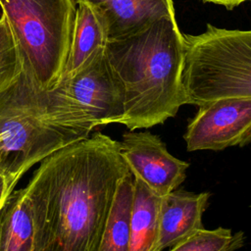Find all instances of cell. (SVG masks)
<instances>
[{
  "label": "cell",
  "mask_w": 251,
  "mask_h": 251,
  "mask_svg": "<svg viewBox=\"0 0 251 251\" xmlns=\"http://www.w3.org/2000/svg\"><path fill=\"white\" fill-rule=\"evenodd\" d=\"M209 198V192L193 193L177 189L162 196L159 233L153 251L171 248L204 228L202 217Z\"/></svg>",
  "instance_id": "cell-10"
},
{
  "label": "cell",
  "mask_w": 251,
  "mask_h": 251,
  "mask_svg": "<svg viewBox=\"0 0 251 251\" xmlns=\"http://www.w3.org/2000/svg\"><path fill=\"white\" fill-rule=\"evenodd\" d=\"M120 147L133 177L160 196L177 189L186 177L189 164L173 156L162 139L149 131L125 132Z\"/></svg>",
  "instance_id": "cell-8"
},
{
  "label": "cell",
  "mask_w": 251,
  "mask_h": 251,
  "mask_svg": "<svg viewBox=\"0 0 251 251\" xmlns=\"http://www.w3.org/2000/svg\"><path fill=\"white\" fill-rule=\"evenodd\" d=\"M243 231L232 232L230 228H202L176 243L169 251H236L244 245Z\"/></svg>",
  "instance_id": "cell-15"
},
{
  "label": "cell",
  "mask_w": 251,
  "mask_h": 251,
  "mask_svg": "<svg viewBox=\"0 0 251 251\" xmlns=\"http://www.w3.org/2000/svg\"><path fill=\"white\" fill-rule=\"evenodd\" d=\"M0 251H34V222L25 187L13 191L0 211Z\"/></svg>",
  "instance_id": "cell-12"
},
{
  "label": "cell",
  "mask_w": 251,
  "mask_h": 251,
  "mask_svg": "<svg viewBox=\"0 0 251 251\" xmlns=\"http://www.w3.org/2000/svg\"><path fill=\"white\" fill-rule=\"evenodd\" d=\"M182 87L185 104L251 98V29L207 24L200 34H183Z\"/></svg>",
  "instance_id": "cell-4"
},
{
  "label": "cell",
  "mask_w": 251,
  "mask_h": 251,
  "mask_svg": "<svg viewBox=\"0 0 251 251\" xmlns=\"http://www.w3.org/2000/svg\"><path fill=\"white\" fill-rule=\"evenodd\" d=\"M87 136L43 120L20 75L0 93V173L13 188L36 163Z\"/></svg>",
  "instance_id": "cell-6"
},
{
  "label": "cell",
  "mask_w": 251,
  "mask_h": 251,
  "mask_svg": "<svg viewBox=\"0 0 251 251\" xmlns=\"http://www.w3.org/2000/svg\"><path fill=\"white\" fill-rule=\"evenodd\" d=\"M162 196L133 177L130 215V251H153L159 233Z\"/></svg>",
  "instance_id": "cell-13"
},
{
  "label": "cell",
  "mask_w": 251,
  "mask_h": 251,
  "mask_svg": "<svg viewBox=\"0 0 251 251\" xmlns=\"http://www.w3.org/2000/svg\"><path fill=\"white\" fill-rule=\"evenodd\" d=\"M14 191V188L10 185L8 179L0 173V211L8 199L9 195Z\"/></svg>",
  "instance_id": "cell-17"
},
{
  "label": "cell",
  "mask_w": 251,
  "mask_h": 251,
  "mask_svg": "<svg viewBox=\"0 0 251 251\" xmlns=\"http://www.w3.org/2000/svg\"><path fill=\"white\" fill-rule=\"evenodd\" d=\"M18 42L23 69L43 90L61 80L68 59L76 0H0Z\"/></svg>",
  "instance_id": "cell-5"
},
{
  "label": "cell",
  "mask_w": 251,
  "mask_h": 251,
  "mask_svg": "<svg viewBox=\"0 0 251 251\" xmlns=\"http://www.w3.org/2000/svg\"><path fill=\"white\" fill-rule=\"evenodd\" d=\"M105 54L124 92L121 124L129 130L163 124L185 104L184 42L176 17H164L133 35L108 41Z\"/></svg>",
  "instance_id": "cell-2"
},
{
  "label": "cell",
  "mask_w": 251,
  "mask_h": 251,
  "mask_svg": "<svg viewBox=\"0 0 251 251\" xmlns=\"http://www.w3.org/2000/svg\"><path fill=\"white\" fill-rule=\"evenodd\" d=\"M22 77L37 113L55 126L89 135L96 126L121 124L124 118V92L105 48L75 75L51 89H40L24 70Z\"/></svg>",
  "instance_id": "cell-3"
},
{
  "label": "cell",
  "mask_w": 251,
  "mask_h": 251,
  "mask_svg": "<svg viewBox=\"0 0 251 251\" xmlns=\"http://www.w3.org/2000/svg\"><path fill=\"white\" fill-rule=\"evenodd\" d=\"M202 1L221 5V6H224L225 8H226L227 10H231V9L239 6L240 4H242L246 1H251V0H202Z\"/></svg>",
  "instance_id": "cell-18"
},
{
  "label": "cell",
  "mask_w": 251,
  "mask_h": 251,
  "mask_svg": "<svg viewBox=\"0 0 251 251\" xmlns=\"http://www.w3.org/2000/svg\"><path fill=\"white\" fill-rule=\"evenodd\" d=\"M120 141L96 132L45 158L25 186L34 251H99L122 177Z\"/></svg>",
  "instance_id": "cell-1"
},
{
  "label": "cell",
  "mask_w": 251,
  "mask_h": 251,
  "mask_svg": "<svg viewBox=\"0 0 251 251\" xmlns=\"http://www.w3.org/2000/svg\"><path fill=\"white\" fill-rule=\"evenodd\" d=\"M107 42L106 29L98 14L89 5L77 3L70 51L61 80L71 78L88 65Z\"/></svg>",
  "instance_id": "cell-11"
},
{
  "label": "cell",
  "mask_w": 251,
  "mask_h": 251,
  "mask_svg": "<svg viewBox=\"0 0 251 251\" xmlns=\"http://www.w3.org/2000/svg\"><path fill=\"white\" fill-rule=\"evenodd\" d=\"M23 59L18 42L4 14L0 17V93L19 76Z\"/></svg>",
  "instance_id": "cell-16"
},
{
  "label": "cell",
  "mask_w": 251,
  "mask_h": 251,
  "mask_svg": "<svg viewBox=\"0 0 251 251\" xmlns=\"http://www.w3.org/2000/svg\"><path fill=\"white\" fill-rule=\"evenodd\" d=\"M102 20L108 41L133 35L164 17H176L173 0H76Z\"/></svg>",
  "instance_id": "cell-9"
},
{
  "label": "cell",
  "mask_w": 251,
  "mask_h": 251,
  "mask_svg": "<svg viewBox=\"0 0 251 251\" xmlns=\"http://www.w3.org/2000/svg\"><path fill=\"white\" fill-rule=\"evenodd\" d=\"M187 151H220L251 142V98H225L199 106L183 135Z\"/></svg>",
  "instance_id": "cell-7"
},
{
  "label": "cell",
  "mask_w": 251,
  "mask_h": 251,
  "mask_svg": "<svg viewBox=\"0 0 251 251\" xmlns=\"http://www.w3.org/2000/svg\"><path fill=\"white\" fill-rule=\"evenodd\" d=\"M132 197L133 176L128 172L119 182L99 251H130Z\"/></svg>",
  "instance_id": "cell-14"
}]
</instances>
